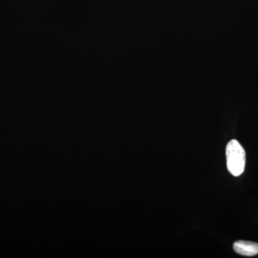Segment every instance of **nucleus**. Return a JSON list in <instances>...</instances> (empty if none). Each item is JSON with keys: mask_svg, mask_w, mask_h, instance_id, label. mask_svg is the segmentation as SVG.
Listing matches in <instances>:
<instances>
[{"mask_svg": "<svg viewBox=\"0 0 258 258\" xmlns=\"http://www.w3.org/2000/svg\"><path fill=\"white\" fill-rule=\"evenodd\" d=\"M237 253L244 256H254L258 254V244L250 241L239 240L233 245Z\"/></svg>", "mask_w": 258, "mask_h": 258, "instance_id": "2", "label": "nucleus"}, {"mask_svg": "<svg viewBox=\"0 0 258 258\" xmlns=\"http://www.w3.org/2000/svg\"><path fill=\"white\" fill-rule=\"evenodd\" d=\"M227 166L229 172L235 176L241 175L245 166L246 155L242 145L235 139H232L226 147Z\"/></svg>", "mask_w": 258, "mask_h": 258, "instance_id": "1", "label": "nucleus"}]
</instances>
